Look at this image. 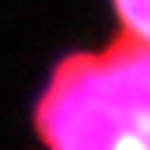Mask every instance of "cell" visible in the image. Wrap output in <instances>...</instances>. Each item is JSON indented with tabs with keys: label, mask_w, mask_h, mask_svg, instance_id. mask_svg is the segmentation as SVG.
<instances>
[{
	"label": "cell",
	"mask_w": 150,
	"mask_h": 150,
	"mask_svg": "<svg viewBox=\"0 0 150 150\" xmlns=\"http://www.w3.org/2000/svg\"><path fill=\"white\" fill-rule=\"evenodd\" d=\"M32 122L45 150H150V45L119 32L63 56Z\"/></svg>",
	"instance_id": "1"
},
{
	"label": "cell",
	"mask_w": 150,
	"mask_h": 150,
	"mask_svg": "<svg viewBox=\"0 0 150 150\" xmlns=\"http://www.w3.org/2000/svg\"><path fill=\"white\" fill-rule=\"evenodd\" d=\"M112 11L122 35L150 45V0H112Z\"/></svg>",
	"instance_id": "2"
}]
</instances>
